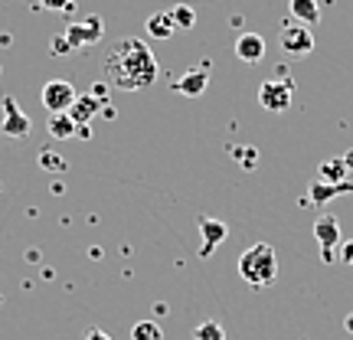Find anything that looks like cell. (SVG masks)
I'll use <instances>...</instances> for the list:
<instances>
[{
  "mask_svg": "<svg viewBox=\"0 0 353 340\" xmlns=\"http://www.w3.org/2000/svg\"><path fill=\"white\" fill-rule=\"evenodd\" d=\"M46 10H72L76 7V0H39Z\"/></svg>",
  "mask_w": 353,
  "mask_h": 340,
  "instance_id": "24",
  "label": "cell"
},
{
  "mask_svg": "<svg viewBox=\"0 0 353 340\" xmlns=\"http://www.w3.org/2000/svg\"><path fill=\"white\" fill-rule=\"evenodd\" d=\"M79 99V92L72 88V82H65V79H50L43 92H39V101H43V108L52 114H63L72 108V101Z\"/></svg>",
  "mask_w": 353,
  "mask_h": 340,
  "instance_id": "5",
  "label": "cell"
},
{
  "mask_svg": "<svg viewBox=\"0 0 353 340\" xmlns=\"http://www.w3.org/2000/svg\"><path fill=\"white\" fill-rule=\"evenodd\" d=\"M85 340H112V337H108V334H105V330L92 328V330H88V334H85Z\"/></svg>",
  "mask_w": 353,
  "mask_h": 340,
  "instance_id": "27",
  "label": "cell"
},
{
  "mask_svg": "<svg viewBox=\"0 0 353 340\" xmlns=\"http://www.w3.org/2000/svg\"><path fill=\"white\" fill-rule=\"evenodd\" d=\"M3 112H7V118H3V125H0V131L3 134H10V138H26L30 134V114L20 112V105L13 99H3Z\"/></svg>",
  "mask_w": 353,
  "mask_h": 340,
  "instance_id": "9",
  "label": "cell"
},
{
  "mask_svg": "<svg viewBox=\"0 0 353 340\" xmlns=\"http://www.w3.org/2000/svg\"><path fill=\"white\" fill-rule=\"evenodd\" d=\"M343 164H347V170H350V177H353V148L343 154Z\"/></svg>",
  "mask_w": 353,
  "mask_h": 340,
  "instance_id": "29",
  "label": "cell"
},
{
  "mask_svg": "<svg viewBox=\"0 0 353 340\" xmlns=\"http://www.w3.org/2000/svg\"><path fill=\"white\" fill-rule=\"evenodd\" d=\"M206 88H210V76H206V69H190V72H183V76L174 82V92L187 95V99H196V95H203Z\"/></svg>",
  "mask_w": 353,
  "mask_h": 340,
  "instance_id": "11",
  "label": "cell"
},
{
  "mask_svg": "<svg viewBox=\"0 0 353 340\" xmlns=\"http://www.w3.org/2000/svg\"><path fill=\"white\" fill-rule=\"evenodd\" d=\"M131 340H164V334H161L157 321H138L131 328Z\"/></svg>",
  "mask_w": 353,
  "mask_h": 340,
  "instance_id": "18",
  "label": "cell"
},
{
  "mask_svg": "<svg viewBox=\"0 0 353 340\" xmlns=\"http://www.w3.org/2000/svg\"><path fill=\"white\" fill-rule=\"evenodd\" d=\"M343 330H347V334H353V314L343 317Z\"/></svg>",
  "mask_w": 353,
  "mask_h": 340,
  "instance_id": "30",
  "label": "cell"
},
{
  "mask_svg": "<svg viewBox=\"0 0 353 340\" xmlns=\"http://www.w3.org/2000/svg\"><path fill=\"white\" fill-rule=\"evenodd\" d=\"M314 236H317V246H321V252L324 259H334V246H341V223H337V216L334 213H321L314 219Z\"/></svg>",
  "mask_w": 353,
  "mask_h": 340,
  "instance_id": "7",
  "label": "cell"
},
{
  "mask_svg": "<svg viewBox=\"0 0 353 340\" xmlns=\"http://www.w3.org/2000/svg\"><path fill=\"white\" fill-rule=\"evenodd\" d=\"M341 193H353V180H347V183H324V180H317L311 187V203L324 206L330 197H341Z\"/></svg>",
  "mask_w": 353,
  "mask_h": 340,
  "instance_id": "15",
  "label": "cell"
},
{
  "mask_svg": "<svg viewBox=\"0 0 353 340\" xmlns=\"http://www.w3.org/2000/svg\"><path fill=\"white\" fill-rule=\"evenodd\" d=\"M76 121H72V118H69V112H63V114H52L50 118V134L56 141H69L72 138V134H76Z\"/></svg>",
  "mask_w": 353,
  "mask_h": 340,
  "instance_id": "17",
  "label": "cell"
},
{
  "mask_svg": "<svg viewBox=\"0 0 353 340\" xmlns=\"http://www.w3.org/2000/svg\"><path fill=\"white\" fill-rule=\"evenodd\" d=\"M99 112H101V101L95 99V95H79V99L72 101V108H69V118H72L76 125H88Z\"/></svg>",
  "mask_w": 353,
  "mask_h": 340,
  "instance_id": "13",
  "label": "cell"
},
{
  "mask_svg": "<svg viewBox=\"0 0 353 340\" xmlns=\"http://www.w3.org/2000/svg\"><path fill=\"white\" fill-rule=\"evenodd\" d=\"M288 13H291V20H298L304 26L321 23V3L317 0H288Z\"/></svg>",
  "mask_w": 353,
  "mask_h": 340,
  "instance_id": "12",
  "label": "cell"
},
{
  "mask_svg": "<svg viewBox=\"0 0 353 340\" xmlns=\"http://www.w3.org/2000/svg\"><path fill=\"white\" fill-rule=\"evenodd\" d=\"M170 13H174L176 30H193V26H196V10H193V7H187V3H176Z\"/></svg>",
  "mask_w": 353,
  "mask_h": 340,
  "instance_id": "19",
  "label": "cell"
},
{
  "mask_svg": "<svg viewBox=\"0 0 353 340\" xmlns=\"http://www.w3.org/2000/svg\"><path fill=\"white\" fill-rule=\"evenodd\" d=\"M65 52H76V50H72V43H69L65 33H63V37L52 39V56H65Z\"/></svg>",
  "mask_w": 353,
  "mask_h": 340,
  "instance_id": "22",
  "label": "cell"
},
{
  "mask_svg": "<svg viewBox=\"0 0 353 340\" xmlns=\"http://www.w3.org/2000/svg\"><path fill=\"white\" fill-rule=\"evenodd\" d=\"M101 33H105V20L101 17H82L79 23H72L69 30H65V39L72 43V50H85V46H95L101 39Z\"/></svg>",
  "mask_w": 353,
  "mask_h": 340,
  "instance_id": "6",
  "label": "cell"
},
{
  "mask_svg": "<svg viewBox=\"0 0 353 340\" xmlns=\"http://www.w3.org/2000/svg\"><path fill=\"white\" fill-rule=\"evenodd\" d=\"M161 76L157 56L148 50V43H141L134 37L118 39L112 46V52L105 56V79L108 86L121 88V92H141L151 88Z\"/></svg>",
  "mask_w": 353,
  "mask_h": 340,
  "instance_id": "1",
  "label": "cell"
},
{
  "mask_svg": "<svg viewBox=\"0 0 353 340\" xmlns=\"http://www.w3.org/2000/svg\"><path fill=\"white\" fill-rule=\"evenodd\" d=\"M39 167H43V170H56V174H63L69 164H65L56 151H39Z\"/></svg>",
  "mask_w": 353,
  "mask_h": 340,
  "instance_id": "21",
  "label": "cell"
},
{
  "mask_svg": "<svg viewBox=\"0 0 353 340\" xmlns=\"http://www.w3.org/2000/svg\"><path fill=\"white\" fill-rule=\"evenodd\" d=\"M76 138H82V141L92 138V131H88V125H79V128H76Z\"/></svg>",
  "mask_w": 353,
  "mask_h": 340,
  "instance_id": "28",
  "label": "cell"
},
{
  "mask_svg": "<svg viewBox=\"0 0 353 340\" xmlns=\"http://www.w3.org/2000/svg\"><path fill=\"white\" fill-rule=\"evenodd\" d=\"M341 262L343 265H353V239L341 242Z\"/></svg>",
  "mask_w": 353,
  "mask_h": 340,
  "instance_id": "25",
  "label": "cell"
},
{
  "mask_svg": "<svg viewBox=\"0 0 353 340\" xmlns=\"http://www.w3.org/2000/svg\"><path fill=\"white\" fill-rule=\"evenodd\" d=\"M193 340H226V330L219 328L216 321H203L200 328L193 330Z\"/></svg>",
  "mask_w": 353,
  "mask_h": 340,
  "instance_id": "20",
  "label": "cell"
},
{
  "mask_svg": "<svg viewBox=\"0 0 353 340\" xmlns=\"http://www.w3.org/2000/svg\"><path fill=\"white\" fill-rule=\"evenodd\" d=\"M144 30L151 33V39H170L176 33V23H174V13L164 10V13H151Z\"/></svg>",
  "mask_w": 353,
  "mask_h": 340,
  "instance_id": "14",
  "label": "cell"
},
{
  "mask_svg": "<svg viewBox=\"0 0 353 340\" xmlns=\"http://www.w3.org/2000/svg\"><path fill=\"white\" fill-rule=\"evenodd\" d=\"M278 43L294 59H304V56L314 52V33H311V26H304V23H285L281 33H278Z\"/></svg>",
  "mask_w": 353,
  "mask_h": 340,
  "instance_id": "4",
  "label": "cell"
},
{
  "mask_svg": "<svg viewBox=\"0 0 353 340\" xmlns=\"http://www.w3.org/2000/svg\"><path fill=\"white\" fill-rule=\"evenodd\" d=\"M236 154H242V157H239L242 167H255V164H259V151H252V148H236Z\"/></svg>",
  "mask_w": 353,
  "mask_h": 340,
  "instance_id": "23",
  "label": "cell"
},
{
  "mask_svg": "<svg viewBox=\"0 0 353 340\" xmlns=\"http://www.w3.org/2000/svg\"><path fill=\"white\" fill-rule=\"evenodd\" d=\"M291 99H294V79L285 76V72L265 79L262 86H259V105H262L265 112H272V114L288 112Z\"/></svg>",
  "mask_w": 353,
  "mask_h": 340,
  "instance_id": "3",
  "label": "cell"
},
{
  "mask_svg": "<svg viewBox=\"0 0 353 340\" xmlns=\"http://www.w3.org/2000/svg\"><path fill=\"white\" fill-rule=\"evenodd\" d=\"M317 174H321L324 183H347V180H350V170H347V164H343V157H327Z\"/></svg>",
  "mask_w": 353,
  "mask_h": 340,
  "instance_id": "16",
  "label": "cell"
},
{
  "mask_svg": "<svg viewBox=\"0 0 353 340\" xmlns=\"http://www.w3.org/2000/svg\"><path fill=\"white\" fill-rule=\"evenodd\" d=\"M232 50H236V56H239L245 66H255L265 59V39L259 37V33H239Z\"/></svg>",
  "mask_w": 353,
  "mask_h": 340,
  "instance_id": "10",
  "label": "cell"
},
{
  "mask_svg": "<svg viewBox=\"0 0 353 340\" xmlns=\"http://www.w3.org/2000/svg\"><path fill=\"white\" fill-rule=\"evenodd\" d=\"M200 236H203V246H200V259H210V255L226 242L229 236V226L223 223V219H200Z\"/></svg>",
  "mask_w": 353,
  "mask_h": 340,
  "instance_id": "8",
  "label": "cell"
},
{
  "mask_svg": "<svg viewBox=\"0 0 353 340\" xmlns=\"http://www.w3.org/2000/svg\"><path fill=\"white\" fill-rule=\"evenodd\" d=\"M239 278L249 288H265L278 278V255L268 242H255L239 255Z\"/></svg>",
  "mask_w": 353,
  "mask_h": 340,
  "instance_id": "2",
  "label": "cell"
},
{
  "mask_svg": "<svg viewBox=\"0 0 353 340\" xmlns=\"http://www.w3.org/2000/svg\"><path fill=\"white\" fill-rule=\"evenodd\" d=\"M88 95H95V99H99L101 105H105V101H108V86H101V82H95V86H92V92H88Z\"/></svg>",
  "mask_w": 353,
  "mask_h": 340,
  "instance_id": "26",
  "label": "cell"
}]
</instances>
